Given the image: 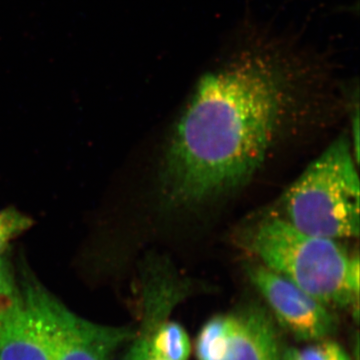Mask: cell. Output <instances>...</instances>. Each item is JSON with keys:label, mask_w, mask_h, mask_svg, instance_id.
Returning a JSON list of instances; mask_svg holds the SVG:
<instances>
[{"label": "cell", "mask_w": 360, "mask_h": 360, "mask_svg": "<svg viewBox=\"0 0 360 360\" xmlns=\"http://www.w3.org/2000/svg\"><path fill=\"white\" fill-rule=\"evenodd\" d=\"M303 72L278 54L248 52L203 75L163 158L165 205H206L257 174L300 104Z\"/></svg>", "instance_id": "obj_1"}, {"label": "cell", "mask_w": 360, "mask_h": 360, "mask_svg": "<svg viewBox=\"0 0 360 360\" xmlns=\"http://www.w3.org/2000/svg\"><path fill=\"white\" fill-rule=\"evenodd\" d=\"M248 248L260 264L290 281L329 309L352 307L359 319V258L335 239L312 236L281 217H270L250 232Z\"/></svg>", "instance_id": "obj_2"}, {"label": "cell", "mask_w": 360, "mask_h": 360, "mask_svg": "<svg viewBox=\"0 0 360 360\" xmlns=\"http://www.w3.org/2000/svg\"><path fill=\"white\" fill-rule=\"evenodd\" d=\"M352 141H333L286 191L283 219L295 229L330 239L359 236L360 184Z\"/></svg>", "instance_id": "obj_3"}, {"label": "cell", "mask_w": 360, "mask_h": 360, "mask_svg": "<svg viewBox=\"0 0 360 360\" xmlns=\"http://www.w3.org/2000/svg\"><path fill=\"white\" fill-rule=\"evenodd\" d=\"M23 298L39 315L51 345L52 360H112L131 329L101 326L73 314L22 265Z\"/></svg>", "instance_id": "obj_4"}, {"label": "cell", "mask_w": 360, "mask_h": 360, "mask_svg": "<svg viewBox=\"0 0 360 360\" xmlns=\"http://www.w3.org/2000/svg\"><path fill=\"white\" fill-rule=\"evenodd\" d=\"M246 274L276 321L296 340L314 342L335 333L338 319L316 298L262 264H248Z\"/></svg>", "instance_id": "obj_5"}, {"label": "cell", "mask_w": 360, "mask_h": 360, "mask_svg": "<svg viewBox=\"0 0 360 360\" xmlns=\"http://www.w3.org/2000/svg\"><path fill=\"white\" fill-rule=\"evenodd\" d=\"M0 360H52L44 324L22 293L0 315Z\"/></svg>", "instance_id": "obj_6"}, {"label": "cell", "mask_w": 360, "mask_h": 360, "mask_svg": "<svg viewBox=\"0 0 360 360\" xmlns=\"http://www.w3.org/2000/svg\"><path fill=\"white\" fill-rule=\"evenodd\" d=\"M238 328L221 360H281L279 338L271 316L260 307L236 311Z\"/></svg>", "instance_id": "obj_7"}, {"label": "cell", "mask_w": 360, "mask_h": 360, "mask_svg": "<svg viewBox=\"0 0 360 360\" xmlns=\"http://www.w3.org/2000/svg\"><path fill=\"white\" fill-rule=\"evenodd\" d=\"M238 328L236 312L219 314L210 319L196 338L198 360H221L229 352Z\"/></svg>", "instance_id": "obj_8"}, {"label": "cell", "mask_w": 360, "mask_h": 360, "mask_svg": "<svg viewBox=\"0 0 360 360\" xmlns=\"http://www.w3.org/2000/svg\"><path fill=\"white\" fill-rule=\"evenodd\" d=\"M285 360H352L345 348L335 341L321 340L303 348H290L283 352Z\"/></svg>", "instance_id": "obj_9"}, {"label": "cell", "mask_w": 360, "mask_h": 360, "mask_svg": "<svg viewBox=\"0 0 360 360\" xmlns=\"http://www.w3.org/2000/svg\"><path fill=\"white\" fill-rule=\"evenodd\" d=\"M33 225L32 219L15 208L0 210V257H4L9 245Z\"/></svg>", "instance_id": "obj_10"}, {"label": "cell", "mask_w": 360, "mask_h": 360, "mask_svg": "<svg viewBox=\"0 0 360 360\" xmlns=\"http://www.w3.org/2000/svg\"><path fill=\"white\" fill-rule=\"evenodd\" d=\"M21 290L16 283L13 265L8 258L0 257V315L20 300Z\"/></svg>", "instance_id": "obj_11"}, {"label": "cell", "mask_w": 360, "mask_h": 360, "mask_svg": "<svg viewBox=\"0 0 360 360\" xmlns=\"http://www.w3.org/2000/svg\"><path fill=\"white\" fill-rule=\"evenodd\" d=\"M123 360H165L158 356L149 347L148 336L141 333L130 345Z\"/></svg>", "instance_id": "obj_12"}, {"label": "cell", "mask_w": 360, "mask_h": 360, "mask_svg": "<svg viewBox=\"0 0 360 360\" xmlns=\"http://www.w3.org/2000/svg\"><path fill=\"white\" fill-rule=\"evenodd\" d=\"M355 359L354 360H359V340L356 341V345H355Z\"/></svg>", "instance_id": "obj_13"}, {"label": "cell", "mask_w": 360, "mask_h": 360, "mask_svg": "<svg viewBox=\"0 0 360 360\" xmlns=\"http://www.w3.org/2000/svg\"><path fill=\"white\" fill-rule=\"evenodd\" d=\"M281 360H285V359H283V356H281Z\"/></svg>", "instance_id": "obj_14"}]
</instances>
